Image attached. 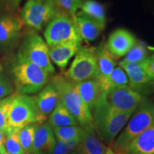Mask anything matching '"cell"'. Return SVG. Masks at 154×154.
I'll use <instances>...</instances> for the list:
<instances>
[{
    "instance_id": "37",
    "label": "cell",
    "mask_w": 154,
    "mask_h": 154,
    "mask_svg": "<svg viewBox=\"0 0 154 154\" xmlns=\"http://www.w3.org/2000/svg\"><path fill=\"white\" fill-rule=\"evenodd\" d=\"M2 70H3V67H2V66L1 63H0V72H1Z\"/></svg>"
},
{
    "instance_id": "12",
    "label": "cell",
    "mask_w": 154,
    "mask_h": 154,
    "mask_svg": "<svg viewBox=\"0 0 154 154\" xmlns=\"http://www.w3.org/2000/svg\"><path fill=\"white\" fill-rule=\"evenodd\" d=\"M137 42L135 36L125 29H118L109 35L105 47L114 59L124 57Z\"/></svg>"
},
{
    "instance_id": "15",
    "label": "cell",
    "mask_w": 154,
    "mask_h": 154,
    "mask_svg": "<svg viewBox=\"0 0 154 154\" xmlns=\"http://www.w3.org/2000/svg\"><path fill=\"white\" fill-rule=\"evenodd\" d=\"M96 51L98 63V76L96 79L99 82L102 92H104L109 90V78L116 66V61L108 52L104 43H101L96 48Z\"/></svg>"
},
{
    "instance_id": "6",
    "label": "cell",
    "mask_w": 154,
    "mask_h": 154,
    "mask_svg": "<svg viewBox=\"0 0 154 154\" xmlns=\"http://www.w3.org/2000/svg\"><path fill=\"white\" fill-rule=\"evenodd\" d=\"M46 119L38 110L34 96L18 93L12 94L9 116V128L20 130L28 125L43 124Z\"/></svg>"
},
{
    "instance_id": "19",
    "label": "cell",
    "mask_w": 154,
    "mask_h": 154,
    "mask_svg": "<svg viewBox=\"0 0 154 154\" xmlns=\"http://www.w3.org/2000/svg\"><path fill=\"white\" fill-rule=\"evenodd\" d=\"M76 86L81 98L92 112L102 94L99 82L96 79H89L76 83Z\"/></svg>"
},
{
    "instance_id": "33",
    "label": "cell",
    "mask_w": 154,
    "mask_h": 154,
    "mask_svg": "<svg viewBox=\"0 0 154 154\" xmlns=\"http://www.w3.org/2000/svg\"><path fill=\"white\" fill-rule=\"evenodd\" d=\"M144 65L148 75L154 82V54L144 61Z\"/></svg>"
},
{
    "instance_id": "16",
    "label": "cell",
    "mask_w": 154,
    "mask_h": 154,
    "mask_svg": "<svg viewBox=\"0 0 154 154\" xmlns=\"http://www.w3.org/2000/svg\"><path fill=\"white\" fill-rule=\"evenodd\" d=\"M82 47L80 42H68L49 47V57L51 61L54 63L59 69L66 68L69 61L76 54Z\"/></svg>"
},
{
    "instance_id": "22",
    "label": "cell",
    "mask_w": 154,
    "mask_h": 154,
    "mask_svg": "<svg viewBox=\"0 0 154 154\" xmlns=\"http://www.w3.org/2000/svg\"><path fill=\"white\" fill-rule=\"evenodd\" d=\"M49 124L52 128L79 126L74 116L69 112L61 100L54 111L50 113Z\"/></svg>"
},
{
    "instance_id": "32",
    "label": "cell",
    "mask_w": 154,
    "mask_h": 154,
    "mask_svg": "<svg viewBox=\"0 0 154 154\" xmlns=\"http://www.w3.org/2000/svg\"><path fill=\"white\" fill-rule=\"evenodd\" d=\"M14 87L11 81L0 72V100L5 99L13 93Z\"/></svg>"
},
{
    "instance_id": "38",
    "label": "cell",
    "mask_w": 154,
    "mask_h": 154,
    "mask_svg": "<svg viewBox=\"0 0 154 154\" xmlns=\"http://www.w3.org/2000/svg\"><path fill=\"white\" fill-rule=\"evenodd\" d=\"M6 154H9V153H6Z\"/></svg>"
},
{
    "instance_id": "17",
    "label": "cell",
    "mask_w": 154,
    "mask_h": 154,
    "mask_svg": "<svg viewBox=\"0 0 154 154\" xmlns=\"http://www.w3.org/2000/svg\"><path fill=\"white\" fill-rule=\"evenodd\" d=\"M34 99L38 110L46 118L60 101L59 93L50 83L44 86L37 95L34 96Z\"/></svg>"
},
{
    "instance_id": "35",
    "label": "cell",
    "mask_w": 154,
    "mask_h": 154,
    "mask_svg": "<svg viewBox=\"0 0 154 154\" xmlns=\"http://www.w3.org/2000/svg\"><path fill=\"white\" fill-rule=\"evenodd\" d=\"M105 154H125L124 153H121V152H116L111 149V148H109L107 149V151L106 152Z\"/></svg>"
},
{
    "instance_id": "34",
    "label": "cell",
    "mask_w": 154,
    "mask_h": 154,
    "mask_svg": "<svg viewBox=\"0 0 154 154\" xmlns=\"http://www.w3.org/2000/svg\"><path fill=\"white\" fill-rule=\"evenodd\" d=\"M5 133L0 128V154H6L7 151L5 146Z\"/></svg>"
},
{
    "instance_id": "18",
    "label": "cell",
    "mask_w": 154,
    "mask_h": 154,
    "mask_svg": "<svg viewBox=\"0 0 154 154\" xmlns=\"http://www.w3.org/2000/svg\"><path fill=\"white\" fill-rule=\"evenodd\" d=\"M125 154H154V125L138 135L123 151Z\"/></svg>"
},
{
    "instance_id": "28",
    "label": "cell",
    "mask_w": 154,
    "mask_h": 154,
    "mask_svg": "<svg viewBox=\"0 0 154 154\" xmlns=\"http://www.w3.org/2000/svg\"><path fill=\"white\" fill-rule=\"evenodd\" d=\"M126 86H128V79L127 74L121 66H116L109 78V89Z\"/></svg>"
},
{
    "instance_id": "4",
    "label": "cell",
    "mask_w": 154,
    "mask_h": 154,
    "mask_svg": "<svg viewBox=\"0 0 154 154\" xmlns=\"http://www.w3.org/2000/svg\"><path fill=\"white\" fill-rule=\"evenodd\" d=\"M154 125V105L149 99L144 98L129 120L127 125L113 141L112 149L116 152L123 153L126 146L135 138L149 127Z\"/></svg>"
},
{
    "instance_id": "10",
    "label": "cell",
    "mask_w": 154,
    "mask_h": 154,
    "mask_svg": "<svg viewBox=\"0 0 154 154\" xmlns=\"http://www.w3.org/2000/svg\"><path fill=\"white\" fill-rule=\"evenodd\" d=\"M101 97L113 109L120 112H134L145 97L129 86L112 88L102 92Z\"/></svg>"
},
{
    "instance_id": "8",
    "label": "cell",
    "mask_w": 154,
    "mask_h": 154,
    "mask_svg": "<svg viewBox=\"0 0 154 154\" xmlns=\"http://www.w3.org/2000/svg\"><path fill=\"white\" fill-rule=\"evenodd\" d=\"M17 55L43 69L50 76L55 73L49 57V47L35 32H29L24 36Z\"/></svg>"
},
{
    "instance_id": "13",
    "label": "cell",
    "mask_w": 154,
    "mask_h": 154,
    "mask_svg": "<svg viewBox=\"0 0 154 154\" xmlns=\"http://www.w3.org/2000/svg\"><path fill=\"white\" fill-rule=\"evenodd\" d=\"M23 22L14 15L0 16V49L12 48L22 34Z\"/></svg>"
},
{
    "instance_id": "5",
    "label": "cell",
    "mask_w": 154,
    "mask_h": 154,
    "mask_svg": "<svg viewBox=\"0 0 154 154\" xmlns=\"http://www.w3.org/2000/svg\"><path fill=\"white\" fill-rule=\"evenodd\" d=\"M44 36L49 47L72 42L82 43L83 41L74 17L61 9L47 25Z\"/></svg>"
},
{
    "instance_id": "27",
    "label": "cell",
    "mask_w": 154,
    "mask_h": 154,
    "mask_svg": "<svg viewBox=\"0 0 154 154\" xmlns=\"http://www.w3.org/2000/svg\"><path fill=\"white\" fill-rule=\"evenodd\" d=\"M18 131L9 128L5 133V148L9 154H26L19 141Z\"/></svg>"
},
{
    "instance_id": "3",
    "label": "cell",
    "mask_w": 154,
    "mask_h": 154,
    "mask_svg": "<svg viewBox=\"0 0 154 154\" xmlns=\"http://www.w3.org/2000/svg\"><path fill=\"white\" fill-rule=\"evenodd\" d=\"M11 73L17 92L25 95L38 93L47 85L50 77L43 69L18 55Z\"/></svg>"
},
{
    "instance_id": "14",
    "label": "cell",
    "mask_w": 154,
    "mask_h": 154,
    "mask_svg": "<svg viewBox=\"0 0 154 154\" xmlns=\"http://www.w3.org/2000/svg\"><path fill=\"white\" fill-rule=\"evenodd\" d=\"M56 143L57 141L53 128L49 123L36 125L32 154H51Z\"/></svg>"
},
{
    "instance_id": "24",
    "label": "cell",
    "mask_w": 154,
    "mask_h": 154,
    "mask_svg": "<svg viewBox=\"0 0 154 154\" xmlns=\"http://www.w3.org/2000/svg\"><path fill=\"white\" fill-rule=\"evenodd\" d=\"M55 137L61 141H69L76 138H82L85 130L80 126H72L53 128Z\"/></svg>"
},
{
    "instance_id": "29",
    "label": "cell",
    "mask_w": 154,
    "mask_h": 154,
    "mask_svg": "<svg viewBox=\"0 0 154 154\" xmlns=\"http://www.w3.org/2000/svg\"><path fill=\"white\" fill-rule=\"evenodd\" d=\"M12 95L0 100V128L6 133L9 128V116Z\"/></svg>"
},
{
    "instance_id": "1",
    "label": "cell",
    "mask_w": 154,
    "mask_h": 154,
    "mask_svg": "<svg viewBox=\"0 0 154 154\" xmlns=\"http://www.w3.org/2000/svg\"><path fill=\"white\" fill-rule=\"evenodd\" d=\"M50 84L57 89L61 102L74 116L79 125L86 131L95 133L92 112L81 98L76 84L65 74L54 76Z\"/></svg>"
},
{
    "instance_id": "30",
    "label": "cell",
    "mask_w": 154,
    "mask_h": 154,
    "mask_svg": "<svg viewBox=\"0 0 154 154\" xmlns=\"http://www.w3.org/2000/svg\"><path fill=\"white\" fill-rule=\"evenodd\" d=\"M81 138H76L69 141H61L57 140L51 154H70L77 149Z\"/></svg>"
},
{
    "instance_id": "25",
    "label": "cell",
    "mask_w": 154,
    "mask_h": 154,
    "mask_svg": "<svg viewBox=\"0 0 154 154\" xmlns=\"http://www.w3.org/2000/svg\"><path fill=\"white\" fill-rule=\"evenodd\" d=\"M148 57V49L146 44L143 42L137 41L121 61L126 63H140Z\"/></svg>"
},
{
    "instance_id": "2",
    "label": "cell",
    "mask_w": 154,
    "mask_h": 154,
    "mask_svg": "<svg viewBox=\"0 0 154 154\" xmlns=\"http://www.w3.org/2000/svg\"><path fill=\"white\" fill-rule=\"evenodd\" d=\"M93 111L95 131L100 139L108 144L114 141L134 113L114 110L106 103L101 96Z\"/></svg>"
},
{
    "instance_id": "11",
    "label": "cell",
    "mask_w": 154,
    "mask_h": 154,
    "mask_svg": "<svg viewBox=\"0 0 154 154\" xmlns=\"http://www.w3.org/2000/svg\"><path fill=\"white\" fill-rule=\"evenodd\" d=\"M119 66L127 74L128 86L131 89L143 96L151 93L154 88V82L146 72L144 61L140 63H126L121 61Z\"/></svg>"
},
{
    "instance_id": "7",
    "label": "cell",
    "mask_w": 154,
    "mask_h": 154,
    "mask_svg": "<svg viewBox=\"0 0 154 154\" xmlns=\"http://www.w3.org/2000/svg\"><path fill=\"white\" fill-rule=\"evenodd\" d=\"M59 10L56 0H29L21 11V19L26 27L36 32L47 26Z\"/></svg>"
},
{
    "instance_id": "21",
    "label": "cell",
    "mask_w": 154,
    "mask_h": 154,
    "mask_svg": "<svg viewBox=\"0 0 154 154\" xmlns=\"http://www.w3.org/2000/svg\"><path fill=\"white\" fill-rule=\"evenodd\" d=\"M76 151L81 154H105L107 148L95 133L85 131Z\"/></svg>"
},
{
    "instance_id": "31",
    "label": "cell",
    "mask_w": 154,
    "mask_h": 154,
    "mask_svg": "<svg viewBox=\"0 0 154 154\" xmlns=\"http://www.w3.org/2000/svg\"><path fill=\"white\" fill-rule=\"evenodd\" d=\"M56 2L60 9L74 17L78 9L82 7L84 0H56Z\"/></svg>"
},
{
    "instance_id": "9",
    "label": "cell",
    "mask_w": 154,
    "mask_h": 154,
    "mask_svg": "<svg viewBox=\"0 0 154 154\" xmlns=\"http://www.w3.org/2000/svg\"><path fill=\"white\" fill-rule=\"evenodd\" d=\"M65 76L75 84L89 79H96L98 63L96 48L81 47Z\"/></svg>"
},
{
    "instance_id": "36",
    "label": "cell",
    "mask_w": 154,
    "mask_h": 154,
    "mask_svg": "<svg viewBox=\"0 0 154 154\" xmlns=\"http://www.w3.org/2000/svg\"><path fill=\"white\" fill-rule=\"evenodd\" d=\"M70 154H81V153H79V152L76 151V150H75V151H74L73 152H72V153H71Z\"/></svg>"
},
{
    "instance_id": "23",
    "label": "cell",
    "mask_w": 154,
    "mask_h": 154,
    "mask_svg": "<svg viewBox=\"0 0 154 154\" xmlns=\"http://www.w3.org/2000/svg\"><path fill=\"white\" fill-rule=\"evenodd\" d=\"M81 9L84 14L105 28L106 22V10L101 3L94 0H85Z\"/></svg>"
},
{
    "instance_id": "26",
    "label": "cell",
    "mask_w": 154,
    "mask_h": 154,
    "mask_svg": "<svg viewBox=\"0 0 154 154\" xmlns=\"http://www.w3.org/2000/svg\"><path fill=\"white\" fill-rule=\"evenodd\" d=\"M37 124H31L21 128L18 131V136L23 149L26 154H32L34 134Z\"/></svg>"
},
{
    "instance_id": "20",
    "label": "cell",
    "mask_w": 154,
    "mask_h": 154,
    "mask_svg": "<svg viewBox=\"0 0 154 154\" xmlns=\"http://www.w3.org/2000/svg\"><path fill=\"white\" fill-rule=\"evenodd\" d=\"M77 26L83 40L91 42L96 40L101 35L104 27L80 11L74 16Z\"/></svg>"
}]
</instances>
